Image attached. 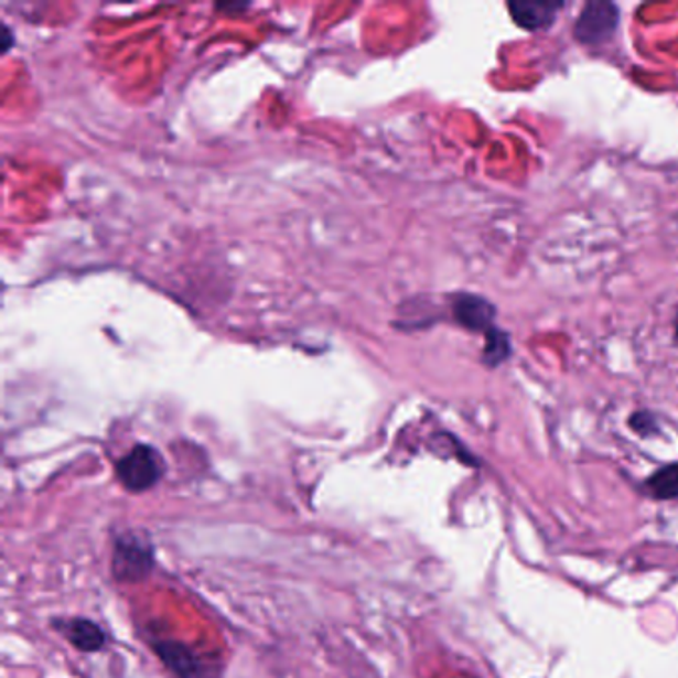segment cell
<instances>
[{
  "label": "cell",
  "instance_id": "cell-1",
  "mask_svg": "<svg viewBox=\"0 0 678 678\" xmlns=\"http://www.w3.org/2000/svg\"><path fill=\"white\" fill-rule=\"evenodd\" d=\"M155 551L146 531H123L114 537L111 575L118 583H140L152 575Z\"/></svg>",
  "mask_w": 678,
  "mask_h": 678
},
{
  "label": "cell",
  "instance_id": "cell-2",
  "mask_svg": "<svg viewBox=\"0 0 678 678\" xmlns=\"http://www.w3.org/2000/svg\"><path fill=\"white\" fill-rule=\"evenodd\" d=\"M165 474V462L162 454L150 444H136L126 456L116 464V477L128 492L143 494Z\"/></svg>",
  "mask_w": 678,
  "mask_h": 678
},
{
  "label": "cell",
  "instance_id": "cell-3",
  "mask_svg": "<svg viewBox=\"0 0 678 678\" xmlns=\"http://www.w3.org/2000/svg\"><path fill=\"white\" fill-rule=\"evenodd\" d=\"M152 648L177 678H222V665L217 660L203 657L183 643L155 638Z\"/></svg>",
  "mask_w": 678,
  "mask_h": 678
},
{
  "label": "cell",
  "instance_id": "cell-4",
  "mask_svg": "<svg viewBox=\"0 0 678 678\" xmlns=\"http://www.w3.org/2000/svg\"><path fill=\"white\" fill-rule=\"evenodd\" d=\"M621 22V11L611 0H589L573 26V36L583 46H599L613 39Z\"/></svg>",
  "mask_w": 678,
  "mask_h": 678
},
{
  "label": "cell",
  "instance_id": "cell-5",
  "mask_svg": "<svg viewBox=\"0 0 678 678\" xmlns=\"http://www.w3.org/2000/svg\"><path fill=\"white\" fill-rule=\"evenodd\" d=\"M497 306L476 293H458L452 301V316L470 333L486 334L496 324Z\"/></svg>",
  "mask_w": 678,
  "mask_h": 678
},
{
  "label": "cell",
  "instance_id": "cell-6",
  "mask_svg": "<svg viewBox=\"0 0 678 678\" xmlns=\"http://www.w3.org/2000/svg\"><path fill=\"white\" fill-rule=\"evenodd\" d=\"M566 7L561 0H512L507 11L519 29L529 32L547 31L557 21V14Z\"/></svg>",
  "mask_w": 678,
  "mask_h": 678
},
{
  "label": "cell",
  "instance_id": "cell-7",
  "mask_svg": "<svg viewBox=\"0 0 678 678\" xmlns=\"http://www.w3.org/2000/svg\"><path fill=\"white\" fill-rule=\"evenodd\" d=\"M52 625L62 637L71 643L72 647L80 653H98L106 647V633L104 628L86 617L56 618Z\"/></svg>",
  "mask_w": 678,
  "mask_h": 678
},
{
  "label": "cell",
  "instance_id": "cell-8",
  "mask_svg": "<svg viewBox=\"0 0 678 678\" xmlns=\"http://www.w3.org/2000/svg\"><path fill=\"white\" fill-rule=\"evenodd\" d=\"M486 345H484V353H482V363L496 370L499 366L507 363L512 356H514V345H512V336L507 331H502L499 326L489 329L486 334Z\"/></svg>",
  "mask_w": 678,
  "mask_h": 678
},
{
  "label": "cell",
  "instance_id": "cell-9",
  "mask_svg": "<svg viewBox=\"0 0 678 678\" xmlns=\"http://www.w3.org/2000/svg\"><path fill=\"white\" fill-rule=\"evenodd\" d=\"M645 492L647 496L655 499H677L678 497V462L668 464V466L658 467L657 472H653L645 480Z\"/></svg>",
  "mask_w": 678,
  "mask_h": 678
},
{
  "label": "cell",
  "instance_id": "cell-10",
  "mask_svg": "<svg viewBox=\"0 0 678 678\" xmlns=\"http://www.w3.org/2000/svg\"><path fill=\"white\" fill-rule=\"evenodd\" d=\"M628 426L635 434L643 435V438H650V435H657L660 432L658 428L657 416L648 410H638L635 415L628 418Z\"/></svg>",
  "mask_w": 678,
  "mask_h": 678
},
{
  "label": "cell",
  "instance_id": "cell-11",
  "mask_svg": "<svg viewBox=\"0 0 678 678\" xmlns=\"http://www.w3.org/2000/svg\"><path fill=\"white\" fill-rule=\"evenodd\" d=\"M2 36H4V41H2V51H11V31H9L7 26H4V32H2Z\"/></svg>",
  "mask_w": 678,
  "mask_h": 678
},
{
  "label": "cell",
  "instance_id": "cell-12",
  "mask_svg": "<svg viewBox=\"0 0 678 678\" xmlns=\"http://www.w3.org/2000/svg\"><path fill=\"white\" fill-rule=\"evenodd\" d=\"M672 341H675V345L678 346V311L677 316H675V336H672Z\"/></svg>",
  "mask_w": 678,
  "mask_h": 678
}]
</instances>
